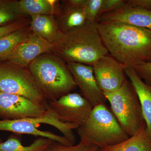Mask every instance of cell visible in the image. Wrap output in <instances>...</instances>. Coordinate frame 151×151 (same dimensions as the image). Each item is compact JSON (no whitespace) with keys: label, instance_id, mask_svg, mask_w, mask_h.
Masks as SVG:
<instances>
[{"label":"cell","instance_id":"1","mask_svg":"<svg viewBox=\"0 0 151 151\" xmlns=\"http://www.w3.org/2000/svg\"><path fill=\"white\" fill-rule=\"evenodd\" d=\"M108 53L124 68H134L151 59V30L120 23H97Z\"/></svg>","mask_w":151,"mask_h":151},{"label":"cell","instance_id":"2","mask_svg":"<svg viewBox=\"0 0 151 151\" xmlns=\"http://www.w3.org/2000/svg\"><path fill=\"white\" fill-rule=\"evenodd\" d=\"M52 53L66 63L74 62L92 65L108 54L96 26L87 22L84 25L64 34L54 45Z\"/></svg>","mask_w":151,"mask_h":151},{"label":"cell","instance_id":"3","mask_svg":"<svg viewBox=\"0 0 151 151\" xmlns=\"http://www.w3.org/2000/svg\"><path fill=\"white\" fill-rule=\"evenodd\" d=\"M27 68L47 102L58 100L76 87L67 63L52 53L41 55Z\"/></svg>","mask_w":151,"mask_h":151},{"label":"cell","instance_id":"4","mask_svg":"<svg viewBox=\"0 0 151 151\" xmlns=\"http://www.w3.org/2000/svg\"><path fill=\"white\" fill-rule=\"evenodd\" d=\"M79 126L60 122L48 104L46 113L39 118L0 120V131L40 136L66 146L74 145L76 137L73 130L77 129Z\"/></svg>","mask_w":151,"mask_h":151},{"label":"cell","instance_id":"5","mask_svg":"<svg viewBox=\"0 0 151 151\" xmlns=\"http://www.w3.org/2000/svg\"><path fill=\"white\" fill-rule=\"evenodd\" d=\"M77 133L81 142L99 149L119 144L130 137L105 104L93 108L86 122L77 129Z\"/></svg>","mask_w":151,"mask_h":151},{"label":"cell","instance_id":"6","mask_svg":"<svg viewBox=\"0 0 151 151\" xmlns=\"http://www.w3.org/2000/svg\"><path fill=\"white\" fill-rule=\"evenodd\" d=\"M104 95L122 129L130 137L134 134L145 121L139 96L132 82L127 78L118 90Z\"/></svg>","mask_w":151,"mask_h":151},{"label":"cell","instance_id":"7","mask_svg":"<svg viewBox=\"0 0 151 151\" xmlns=\"http://www.w3.org/2000/svg\"><path fill=\"white\" fill-rule=\"evenodd\" d=\"M0 92L20 95L39 105L48 104L28 68L10 62L0 63Z\"/></svg>","mask_w":151,"mask_h":151},{"label":"cell","instance_id":"8","mask_svg":"<svg viewBox=\"0 0 151 151\" xmlns=\"http://www.w3.org/2000/svg\"><path fill=\"white\" fill-rule=\"evenodd\" d=\"M60 122L84 124L89 118L93 107L81 94L69 93L55 101L48 102Z\"/></svg>","mask_w":151,"mask_h":151},{"label":"cell","instance_id":"9","mask_svg":"<svg viewBox=\"0 0 151 151\" xmlns=\"http://www.w3.org/2000/svg\"><path fill=\"white\" fill-rule=\"evenodd\" d=\"M47 106L20 95L0 92V118L2 120L39 118L46 113Z\"/></svg>","mask_w":151,"mask_h":151},{"label":"cell","instance_id":"10","mask_svg":"<svg viewBox=\"0 0 151 151\" xmlns=\"http://www.w3.org/2000/svg\"><path fill=\"white\" fill-rule=\"evenodd\" d=\"M92 66L97 85L104 94L118 90L127 79L124 68L108 54L97 60Z\"/></svg>","mask_w":151,"mask_h":151},{"label":"cell","instance_id":"11","mask_svg":"<svg viewBox=\"0 0 151 151\" xmlns=\"http://www.w3.org/2000/svg\"><path fill=\"white\" fill-rule=\"evenodd\" d=\"M66 63L81 95L92 107L105 104L107 99L97 85L92 65L74 62Z\"/></svg>","mask_w":151,"mask_h":151},{"label":"cell","instance_id":"12","mask_svg":"<svg viewBox=\"0 0 151 151\" xmlns=\"http://www.w3.org/2000/svg\"><path fill=\"white\" fill-rule=\"evenodd\" d=\"M54 45L32 32L21 42L8 57L10 62L27 68L36 58L42 54L51 53Z\"/></svg>","mask_w":151,"mask_h":151},{"label":"cell","instance_id":"13","mask_svg":"<svg viewBox=\"0 0 151 151\" xmlns=\"http://www.w3.org/2000/svg\"><path fill=\"white\" fill-rule=\"evenodd\" d=\"M109 22L126 24L151 30V11L127 4L117 10L101 15L97 23Z\"/></svg>","mask_w":151,"mask_h":151},{"label":"cell","instance_id":"14","mask_svg":"<svg viewBox=\"0 0 151 151\" xmlns=\"http://www.w3.org/2000/svg\"><path fill=\"white\" fill-rule=\"evenodd\" d=\"M29 27L33 33L52 44L58 42L64 35L52 15L31 17Z\"/></svg>","mask_w":151,"mask_h":151},{"label":"cell","instance_id":"15","mask_svg":"<svg viewBox=\"0 0 151 151\" xmlns=\"http://www.w3.org/2000/svg\"><path fill=\"white\" fill-rule=\"evenodd\" d=\"M124 70L139 96L146 124V134L151 140V85L145 84L133 68H125Z\"/></svg>","mask_w":151,"mask_h":151},{"label":"cell","instance_id":"16","mask_svg":"<svg viewBox=\"0 0 151 151\" xmlns=\"http://www.w3.org/2000/svg\"><path fill=\"white\" fill-rule=\"evenodd\" d=\"M54 16L63 34L84 25L87 22L83 8L62 4Z\"/></svg>","mask_w":151,"mask_h":151},{"label":"cell","instance_id":"17","mask_svg":"<svg viewBox=\"0 0 151 151\" xmlns=\"http://www.w3.org/2000/svg\"><path fill=\"white\" fill-rule=\"evenodd\" d=\"M144 122L137 132L122 142L100 149L98 151H151V140L146 134Z\"/></svg>","mask_w":151,"mask_h":151},{"label":"cell","instance_id":"18","mask_svg":"<svg viewBox=\"0 0 151 151\" xmlns=\"http://www.w3.org/2000/svg\"><path fill=\"white\" fill-rule=\"evenodd\" d=\"M17 8L22 15L30 17L40 15H55L61 5L56 0H21L17 1Z\"/></svg>","mask_w":151,"mask_h":151},{"label":"cell","instance_id":"19","mask_svg":"<svg viewBox=\"0 0 151 151\" xmlns=\"http://www.w3.org/2000/svg\"><path fill=\"white\" fill-rule=\"evenodd\" d=\"M54 142L47 138L40 137L30 145L24 146L18 138L11 136L5 142L0 143V151H44Z\"/></svg>","mask_w":151,"mask_h":151},{"label":"cell","instance_id":"20","mask_svg":"<svg viewBox=\"0 0 151 151\" xmlns=\"http://www.w3.org/2000/svg\"><path fill=\"white\" fill-rule=\"evenodd\" d=\"M31 32L29 26L0 38V60L7 59L16 47Z\"/></svg>","mask_w":151,"mask_h":151},{"label":"cell","instance_id":"21","mask_svg":"<svg viewBox=\"0 0 151 151\" xmlns=\"http://www.w3.org/2000/svg\"><path fill=\"white\" fill-rule=\"evenodd\" d=\"M17 1H0V27L24 17L19 12Z\"/></svg>","mask_w":151,"mask_h":151},{"label":"cell","instance_id":"22","mask_svg":"<svg viewBox=\"0 0 151 151\" xmlns=\"http://www.w3.org/2000/svg\"><path fill=\"white\" fill-rule=\"evenodd\" d=\"M103 1V0H86L83 10L87 21L97 23Z\"/></svg>","mask_w":151,"mask_h":151},{"label":"cell","instance_id":"23","mask_svg":"<svg viewBox=\"0 0 151 151\" xmlns=\"http://www.w3.org/2000/svg\"><path fill=\"white\" fill-rule=\"evenodd\" d=\"M99 148L92 145H87L80 141L76 145L66 146L54 142L44 151H98Z\"/></svg>","mask_w":151,"mask_h":151},{"label":"cell","instance_id":"24","mask_svg":"<svg viewBox=\"0 0 151 151\" xmlns=\"http://www.w3.org/2000/svg\"><path fill=\"white\" fill-rule=\"evenodd\" d=\"M31 19L23 17L13 22L0 27V38L2 37L16 31L29 26Z\"/></svg>","mask_w":151,"mask_h":151},{"label":"cell","instance_id":"25","mask_svg":"<svg viewBox=\"0 0 151 151\" xmlns=\"http://www.w3.org/2000/svg\"><path fill=\"white\" fill-rule=\"evenodd\" d=\"M133 69L145 84L151 85V62L143 63Z\"/></svg>","mask_w":151,"mask_h":151},{"label":"cell","instance_id":"26","mask_svg":"<svg viewBox=\"0 0 151 151\" xmlns=\"http://www.w3.org/2000/svg\"><path fill=\"white\" fill-rule=\"evenodd\" d=\"M127 0H103L100 16L103 14L111 12L121 8L127 4Z\"/></svg>","mask_w":151,"mask_h":151},{"label":"cell","instance_id":"27","mask_svg":"<svg viewBox=\"0 0 151 151\" xmlns=\"http://www.w3.org/2000/svg\"><path fill=\"white\" fill-rule=\"evenodd\" d=\"M127 4L131 6L141 8L151 11V0H128Z\"/></svg>","mask_w":151,"mask_h":151},{"label":"cell","instance_id":"28","mask_svg":"<svg viewBox=\"0 0 151 151\" xmlns=\"http://www.w3.org/2000/svg\"><path fill=\"white\" fill-rule=\"evenodd\" d=\"M61 1L62 5L83 8L86 2V0H65Z\"/></svg>","mask_w":151,"mask_h":151},{"label":"cell","instance_id":"29","mask_svg":"<svg viewBox=\"0 0 151 151\" xmlns=\"http://www.w3.org/2000/svg\"><path fill=\"white\" fill-rule=\"evenodd\" d=\"M1 142V139H0V143Z\"/></svg>","mask_w":151,"mask_h":151},{"label":"cell","instance_id":"30","mask_svg":"<svg viewBox=\"0 0 151 151\" xmlns=\"http://www.w3.org/2000/svg\"><path fill=\"white\" fill-rule=\"evenodd\" d=\"M150 62H151V59L150 60Z\"/></svg>","mask_w":151,"mask_h":151}]
</instances>
